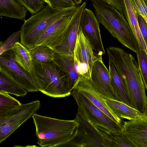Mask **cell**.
Instances as JSON below:
<instances>
[{
  "label": "cell",
  "mask_w": 147,
  "mask_h": 147,
  "mask_svg": "<svg viewBox=\"0 0 147 147\" xmlns=\"http://www.w3.org/2000/svg\"><path fill=\"white\" fill-rule=\"evenodd\" d=\"M27 10L16 0H0V16L24 20Z\"/></svg>",
  "instance_id": "d6986e66"
},
{
  "label": "cell",
  "mask_w": 147,
  "mask_h": 147,
  "mask_svg": "<svg viewBox=\"0 0 147 147\" xmlns=\"http://www.w3.org/2000/svg\"><path fill=\"white\" fill-rule=\"evenodd\" d=\"M11 50L19 65L26 71L31 72L33 60L28 49L21 42H17Z\"/></svg>",
  "instance_id": "44dd1931"
},
{
  "label": "cell",
  "mask_w": 147,
  "mask_h": 147,
  "mask_svg": "<svg viewBox=\"0 0 147 147\" xmlns=\"http://www.w3.org/2000/svg\"><path fill=\"white\" fill-rule=\"evenodd\" d=\"M114 7L123 14L122 0H99Z\"/></svg>",
  "instance_id": "1f68e13d"
},
{
  "label": "cell",
  "mask_w": 147,
  "mask_h": 147,
  "mask_svg": "<svg viewBox=\"0 0 147 147\" xmlns=\"http://www.w3.org/2000/svg\"><path fill=\"white\" fill-rule=\"evenodd\" d=\"M32 75L39 91L54 98L71 94L67 76L53 60L41 63L33 60Z\"/></svg>",
  "instance_id": "3957f363"
},
{
  "label": "cell",
  "mask_w": 147,
  "mask_h": 147,
  "mask_svg": "<svg viewBox=\"0 0 147 147\" xmlns=\"http://www.w3.org/2000/svg\"><path fill=\"white\" fill-rule=\"evenodd\" d=\"M33 61L41 63L53 60L55 51L45 46L37 45L28 49Z\"/></svg>",
  "instance_id": "603a6c76"
},
{
  "label": "cell",
  "mask_w": 147,
  "mask_h": 147,
  "mask_svg": "<svg viewBox=\"0 0 147 147\" xmlns=\"http://www.w3.org/2000/svg\"><path fill=\"white\" fill-rule=\"evenodd\" d=\"M138 15H140L145 19L147 18V8L143 0H130Z\"/></svg>",
  "instance_id": "f1b7e54d"
},
{
  "label": "cell",
  "mask_w": 147,
  "mask_h": 147,
  "mask_svg": "<svg viewBox=\"0 0 147 147\" xmlns=\"http://www.w3.org/2000/svg\"><path fill=\"white\" fill-rule=\"evenodd\" d=\"M99 22L123 46L136 53L139 47L123 14L99 0H90Z\"/></svg>",
  "instance_id": "7a4b0ae2"
},
{
  "label": "cell",
  "mask_w": 147,
  "mask_h": 147,
  "mask_svg": "<svg viewBox=\"0 0 147 147\" xmlns=\"http://www.w3.org/2000/svg\"><path fill=\"white\" fill-rule=\"evenodd\" d=\"M86 3L79 5L69 24L61 43L53 50L61 54L74 55V50L79 30V24L82 13L86 7Z\"/></svg>",
  "instance_id": "4fadbf2b"
},
{
  "label": "cell",
  "mask_w": 147,
  "mask_h": 147,
  "mask_svg": "<svg viewBox=\"0 0 147 147\" xmlns=\"http://www.w3.org/2000/svg\"><path fill=\"white\" fill-rule=\"evenodd\" d=\"M88 40L79 29L74 50V63L79 76L90 79L95 62L102 55L96 53Z\"/></svg>",
  "instance_id": "9c48e42d"
},
{
  "label": "cell",
  "mask_w": 147,
  "mask_h": 147,
  "mask_svg": "<svg viewBox=\"0 0 147 147\" xmlns=\"http://www.w3.org/2000/svg\"><path fill=\"white\" fill-rule=\"evenodd\" d=\"M109 107L118 117L129 120L145 116L135 108L120 101L107 98Z\"/></svg>",
  "instance_id": "ffe728a7"
},
{
  "label": "cell",
  "mask_w": 147,
  "mask_h": 147,
  "mask_svg": "<svg viewBox=\"0 0 147 147\" xmlns=\"http://www.w3.org/2000/svg\"><path fill=\"white\" fill-rule=\"evenodd\" d=\"M75 119L79 123L77 133L66 147H116L111 134L94 126L79 110Z\"/></svg>",
  "instance_id": "5b68a950"
},
{
  "label": "cell",
  "mask_w": 147,
  "mask_h": 147,
  "mask_svg": "<svg viewBox=\"0 0 147 147\" xmlns=\"http://www.w3.org/2000/svg\"><path fill=\"white\" fill-rule=\"evenodd\" d=\"M78 5L61 9L45 6L37 13L24 20L20 30V42L28 49L34 47L48 27L58 19L74 13Z\"/></svg>",
  "instance_id": "277c9868"
},
{
  "label": "cell",
  "mask_w": 147,
  "mask_h": 147,
  "mask_svg": "<svg viewBox=\"0 0 147 147\" xmlns=\"http://www.w3.org/2000/svg\"><path fill=\"white\" fill-rule=\"evenodd\" d=\"M0 71L16 82L28 92L39 91L32 73L24 69L16 62L11 50L0 55Z\"/></svg>",
  "instance_id": "ba28073f"
},
{
  "label": "cell",
  "mask_w": 147,
  "mask_h": 147,
  "mask_svg": "<svg viewBox=\"0 0 147 147\" xmlns=\"http://www.w3.org/2000/svg\"><path fill=\"white\" fill-rule=\"evenodd\" d=\"M21 104L8 93L0 91V118Z\"/></svg>",
  "instance_id": "cb8c5ba5"
},
{
  "label": "cell",
  "mask_w": 147,
  "mask_h": 147,
  "mask_svg": "<svg viewBox=\"0 0 147 147\" xmlns=\"http://www.w3.org/2000/svg\"><path fill=\"white\" fill-rule=\"evenodd\" d=\"M147 8V0H143Z\"/></svg>",
  "instance_id": "836d02e7"
},
{
  "label": "cell",
  "mask_w": 147,
  "mask_h": 147,
  "mask_svg": "<svg viewBox=\"0 0 147 147\" xmlns=\"http://www.w3.org/2000/svg\"><path fill=\"white\" fill-rule=\"evenodd\" d=\"M51 7L59 9L70 8L76 5L72 0H43Z\"/></svg>",
  "instance_id": "83f0119b"
},
{
  "label": "cell",
  "mask_w": 147,
  "mask_h": 147,
  "mask_svg": "<svg viewBox=\"0 0 147 147\" xmlns=\"http://www.w3.org/2000/svg\"><path fill=\"white\" fill-rule=\"evenodd\" d=\"M71 94L85 117L98 128L113 135L122 134V126L117 123L82 94L73 89Z\"/></svg>",
  "instance_id": "8992f818"
},
{
  "label": "cell",
  "mask_w": 147,
  "mask_h": 147,
  "mask_svg": "<svg viewBox=\"0 0 147 147\" xmlns=\"http://www.w3.org/2000/svg\"><path fill=\"white\" fill-rule=\"evenodd\" d=\"M90 79L96 89L106 98L122 102L113 88L109 70L102 61V56L94 63Z\"/></svg>",
  "instance_id": "7c38bea8"
},
{
  "label": "cell",
  "mask_w": 147,
  "mask_h": 147,
  "mask_svg": "<svg viewBox=\"0 0 147 147\" xmlns=\"http://www.w3.org/2000/svg\"></svg>",
  "instance_id": "d590c367"
},
{
  "label": "cell",
  "mask_w": 147,
  "mask_h": 147,
  "mask_svg": "<svg viewBox=\"0 0 147 147\" xmlns=\"http://www.w3.org/2000/svg\"><path fill=\"white\" fill-rule=\"evenodd\" d=\"M112 137L116 147H135L129 140L122 134L112 135Z\"/></svg>",
  "instance_id": "f546056e"
},
{
  "label": "cell",
  "mask_w": 147,
  "mask_h": 147,
  "mask_svg": "<svg viewBox=\"0 0 147 147\" xmlns=\"http://www.w3.org/2000/svg\"><path fill=\"white\" fill-rule=\"evenodd\" d=\"M136 54L139 70L147 90V55L145 52L140 48Z\"/></svg>",
  "instance_id": "d4e9b609"
},
{
  "label": "cell",
  "mask_w": 147,
  "mask_h": 147,
  "mask_svg": "<svg viewBox=\"0 0 147 147\" xmlns=\"http://www.w3.org/2000/svg\"><path fill=\"white\" fill-rule=\"evenodd\" d=\"M76 11L71 14L58 19L51 25L40 35L34 46H45L53 49L58 45L62 41L67 27Z\"/></svg>",
  "instance_id": "5bb4252c"
},
{
  "label": "cell",
  "mask_w": 147,
  "mask_h": 147,
  "mask_svg": "<svg viewBox=\"0 0 147 147\" xmlns=\"http://www.w3.org/2000/svg\"><path fill=\"white\" fill-rule=\"evenodd\" d=\"M123 14L129 24L138 42L139 47L147 52V46L142 34L139 24L138 15L130 0H122Z\"/></svg>",
  "instance_id": "ac0fdd59"
},
{
  "label": "cell",
  "mask_w": 147,
  "mask_h": 147,
  "mask_svg": "<svg viewBox=\"0 0 147 147\" xmlns=\"http://www.w3.org/2000/svg\"><path fill=\"white\" fill-rule=\"evenodd\" d=\"M108 58L109 70L114 90L122 102L134 108L125 80L114 62Z\"/></svg>",
  "instance_id": "2e32d148"
},
{
  "label": "cell",
  "mask_w": 147,
  "mask_h": 147,
  "mask_svg": "<svg viewBox=\"0 0 147 147\" xmlns=\"http://www.w3.org/2000/svg\"><path fill=\"white\" fill-rule=\"evenodd\" d=\"M0 91L24 97L28 91L16 82L0 71Z\"/></svg>",
  "instance_id": "7402d4cb"
},
{
  "label": "cell",
  "mask_w": 147,
  "mask_h": 147,
  "mask_svg": "<svg viewBox=\"0 0 147 147\" xmlns=\"http://www.w3.org/2000/svg\"><path fill=\"white\" fill-rule=\"evenodd\" d=\"M53 60L67 76L69 88L71 92L79 77L75 67L74 55L55 53Z\"/></svg>",
  "instance_id": "e0dca14e"
},
{
  "label": "cell",
  "mask_w": 147,
  "mask_h": 147,
  "mask_svg": "<svg viewBox=\"0 0 147 147\" xmlns=\"http://www.w3.org/2000/svg\"><path fill=\"white\" fill-rule=\"evenodd\" d=\"M20 31L19 30L13 33L4 42H0V55L5 52L11 50L15 44L19 42L20 39Z\"/></svg>",
  "instance_id": "4316f807"
},
{
  "label": "cell",
  "mask_w": 147,
  "mask_h": 147,
  "mask_svg": "<svg viewBox=\"0 0 147 147\" xmlns=\"http://www.w3.org/2000/svg\"><path fill=\"white\" fill-rule=\"evenodd\" d=\"M38 144L42 147H66L75 136L79 123L73 120L59 119L34 113Z\"/></svg>",
  "instance_id": "6da1fadb"
},
{
  "label": "cell",
  "mask_w": 147,
  "mask_h": 147,
  "mask_svg": "<svg viewBox=\"0 0 147 147\" xmlns=\"http://www.w3.org/2000/svg\"><path fill=\"white\" fill-rule=\"evenodd\" d=\"M40 106L39 100L21 104L0 118V144L32 117Z\"/></svg>",
  "instance_id": "52a82bcc"
},
{
  "label": "cell",
  "mask_w": 147,
  "mask_h": 147,
  "mask_svg": "<svg viewBox=\"0 0 147 147\" xmlns=\"http://www.w3.org/2000/svg\"><path fill=\"white\" fill-rule=\"evenodd\" d=\"M23 5L31 14H35L45 6L43 0H16Z\"/></svg>",
  "instance_id": "484cf974"
},
{
  "label": "cell",
  "mask_w": 147,
  "mask_h": 147,
  "mask_svg": "<svg viewBox=\"0 0 147 147\" xmlns=\"http://www.w3.org/2000/svg\"><path fill=\"white\" fill-rule=\"evenodd\" d=\"M144 20H145V21H146V22L147 23V18L145 19Z\"/></svg>",
  "instance_id": "e575fe53"
},
{
  "label": "cell",
  "mask_w": 147,
  "mask_h": 147,
  "mask_svg": "<svg viewBox=\"0 0 147 147\" xmlns=\"http://www.w3.org/2000/svg\"><path fill=\"white\" fill-rule=\"evenodd\" d=\"M79 29L81 30L94 51L100 55L105 54L99 22L93 12L86 7L81 15Z\"/></svg>",
  "instance_id": "8fae6325"
},
{
  "label": "cell",
  "mask_w": 147,
  "mask_h": 147,
  "mask_svg": "<svg viewBox=\"0 0 147 147\" xmlns=\"http://www.w3.org/2000/svg\"><path fill=\"white\" fill-rule=\"evenodd\" d=\"M140 29L146 44L147 46V24L142 16L138 15Z\"/></svg>",
  "instance_id": "4dcf8cb0"
},
{
  "label": "cell",
  "mask_w": 147,
  "mask_h": 147,
  "mask_svg": "<svg viewBox=\"0 0 147 147\" xmlns=\"http://www.w3.org/2000/svg\"><path fill=\"white\" fill-rule=\"evenodd\" d=\"M73 89L84 95L111 119L123 126L124 122L110 109L107 102V98L96 89L90 79L79 76Z\"/></svg>",
  "instance_id": "30bf717a"
},
{
  "label": "cell",
  "mask_w": 147,
  "mask_h": 147,
  "mask_svg": "<svg viewBox=\"0 0 147 147\" xmlns=\"http://www.w3.org/2000/svg\"><path fill=\"white\" fill-rule=\"evenodd\" d=\"M77 5H80L82 2V0H72Z\"/></svg>",
  "instance_id": "d6a6232c"
},
{
  "label": "cell",
  "mask_w": 147,
  "mask_h": 147,
  "mask_svg": "<svg viewBox=\"0 0 147 147\" xmlns=\"http://www.w3.org/2000/svg\"><path fill=\"white\" fill-rule=\"evenodd\" d=\"M122 134L135 147H147V116L124 122Z\"/></svg>",
  "instance_id": "9a60e30c"
}]
</instances>
